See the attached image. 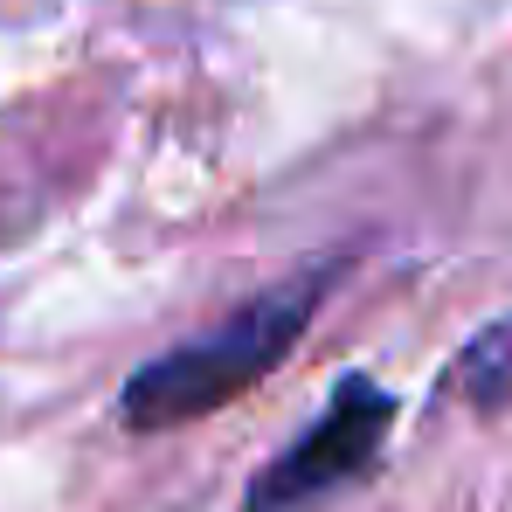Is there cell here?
Wrapping results in <instances>:
<instances>
[{
  "instance_id": "6da1fadb",
  "label": "cell",
  "mask_w": 512,
  "mask_h": 512,
  "mask_svg": "<svg viewBox=\"0 0 512 512\" xmlns=\"http://www.w3.org/2000/svg\"><path fill=\"white\" fill-rule=\"evenodd\" d=\"M333 270H340V263L298 270V277L270 284L263 298H250L243 312H229L222 326H208L201 340L146 360V367L125 381V395H118L125 423L132 429H173V423H194V416L236 402V395H250L256 381L298 346V333L312 326V312L326 305Z\"/></svg>"
},
{
  "instance_id": "7a4b0ae2",
  "label": "cell",
  "mask_w": 512,
  "mask_h": 512,
  "mask_svg": "<svg viewBox=\"0 0 512 512\" xmlns=\"http://www.w3.org/2000/svg\"><path fill=\"white\" fill-rule=\"evenodd\" d=\"M388 423H395V395H381L367 374H346L333 402L319 409V423L250 478L243 512H319L340 485L374 471Z\"/></svg>"
},
{
  "instance_id": "3957f363",
  "label": "cell",
  "mask_w": 512,
  "mask_h": 512,
  "mask_svg": "<svg viewBox=\"0 0 512 512\" xmlns=\"http://www.w3.org/2000/svg\"><path fill=\"white\" fill-rule=\"evenodd\" d=\"M443 388L471 409H506L512 402V319H492L485 333H471V346L450 360Z\"/></svg>"
}]
</instances>
